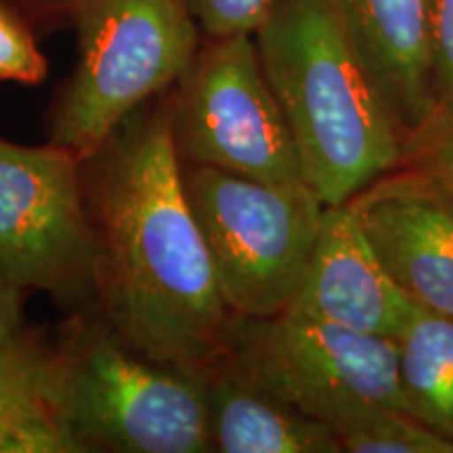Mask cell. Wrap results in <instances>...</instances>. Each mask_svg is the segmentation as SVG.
Wrapping results in <instances>:
<instances>
[{"mask_svg": "<svg viewBox=\"0 0 453 453\" xmlns=\"http://www.w3.org/2000/svg\"><path fill=\"white\" fill-rule=\"evenodd\" d=\"M82 183L95 237L93 309L151 359L217 365L240 317L185 197L168 90L82 157Z\"/></svg>", "mask_w": 453, "mask_h": 453, "instance_id": "6da1fadb", "label": "cell"}, {"mask_svg": "<svg viewBox=\"0 0 453 453\" xmlns=\"http://www.w3.org/2000/svg\"><path fill=\"white\" fill-rule=\"evenodd\" d=\"M254 42L304 180L326 206L405 162L407 133L330 0H275Z\"/></svg>", "mask_w": 453, "mask_h": 453, "instance_id": "7a4b0ae2", "label": "cell"}, {"mask_svg": "<svg viewBox=\"0 0 453 453\" xmlns=\"http://www.w3.org/2000/svg\"><path fill=\"white\" fill-rule=\"evenodd\" d=\"M57 403L78 453L214 451L206 370L139 353L95 309L57 344Z\"/></svg>", "mask_w": 453, "mask_h": 453, "instance_id": "3957f363", "label": "cell"}, {"mask_svg": "<svg viewBox=\"0 0 453 453\" xmlns=\"http://www.w3.org/2000/svg\"><path fill=\"white\" fill-rule=\"evenodd\" d=\"M78 61L49 111V143L88 156L191 65L202 32L187 0H67Z\"/></svg>", "mask_w": 453, "mask_h": 453, "instance_id": "277c9868", "label": "cell"}, {"mask_svg": "<svg viewBox=\"0 0 453 453\" xmlns=\"http://www.w3.org/2000/svg\"><path fill=\"white\" fill-rule=\"evenodd\" d=\"M180 183L237 317L267 319L296 296L326 203L304 180L267 183L180 164Z\"/></svg>", "mask_w": 453, "mask_h": 453, "instance_id": "5b68a950", "label": "cell"}, {"mask_svg": "<svg viewBox=\"0 0 453 453\" xmlns=\"http://www.w3.org/2000/svg\"><path fill=\"white\" fill-rule=\"evenodd\" d=\"M168 101L170 133L180 164L267 183L304 180L290 127L265 76L254 36L206 38L168 90Z\"/></svg>", "mask_w": 453, "mask_h": 453, "instance_id": "8992f818", "label": "cell"}, {"mask_svg": "<svg viewBox=\"0 0 453 453\" xmlns=\"http://www.w3.org/2000/svg\"><path fill=\"white\" fill-rule=\"evenodd\" d=\"M220 361L332 428L370 407H403L395 340L290 311L267 319L240 317Z\"/></svg>", "mask_w": 453, "mask_h": 453, "instance_id": "52a82bcc", "label": "cell"}, {"mask_svg": "<svg viewBox=\"0 0 453 453\" xmlns=\"http://www.w3.org/2000/svg\"><path fill=\"white\" fill-rule=\"evenodd\" d=\"M0 275L67 307H93L95 237L81 156L0 137Z\"/></svg>", "mask_w": 453, "mask_h": 453, "instance_id": "ba28073f", "label": "cell"}, {"mask_svg": "<svg viewBox=\"0 0 453 453\" xmlns=\"http://www.w3.org/2000/svg\"><path fill=\"white\" fill-rule=\"evenodd\" d=\"M396 286L453 319V197L422 168L401 164L347 202Z\"/></svg>", "mask_w": 453, "mask_h": 453, "instance_id": "9c48e42d", "label": "cell"}, {"mask_svg": "<svg viewBox=\"0 0 453 453\" xmlns=\"http://www.w3.org/2000/svg\"><path fill=\"white\" fill-rule=\"evenodd\" d=\"M413 304L387 273L347 203L326 206L303 281L286 311L395 340Z\"/></svg>", "mask_w": 453, "mask_h": 453, "instance_id": "30bf717a", "label": "cell"}, {"mask_svg": "<svg viewBox=\"0 0 453 453\" xmlns=\"http://www.w3.org/2000/svg\"><path fill=\"white\" fill-rule=\"evenodd\" d=\"M407 137L437 110L426 0H330Z\"/></svg>", "mask_w": 453, "mask_h": 453, "instance_id": "8fae6325", "label": "cell"}, {"mask_svg": "<svg viewBox=\"0 0 453 453\" xmlns=\"http://www.w3.org/2000/svg\"><path fill=\"white\" fill-rule=\"evenodd\" d=\"M206 384L214 451L342 453L330 424L288 405L225 361L208 367Z\"/></svg>", "mask_w": 453, "mask_h": 453, "instance_id": "7c38bea8", "label": "cell"}, {"mask_svg": "<svg viewBox=\"0 0 453 453\" xmlns=\"http://www.w3.org/2000/svg\"><path fill=\"white\" fill-rule=\"evenodd\" d=\"M0 453H78L57 403V344L26 327L0 347Z\"/></svg>", "mask_w": 453, "mask_h": 453, "instance_id": "4fadbf2b", "label": "cell"}, {"mask_svg": "<svg viewBox=\"0 0 453 453\" xmlns=\"http://www.w3.org/2000/svg\"><path fill=\"white\" fill-rule=\"evenodd\" d=\"M395 350L403 410L453 441V319L413 304Z\"/></svg>", "mask_w": 453, "mask_h": 453, "instance_id": "5bb4252c", "label": "cell"}, {"mask_svg": "<svg viewBox=\"0 0 453 453\" xmlns=\"http://www.w3.org/2000/svg\"><path fill=\"white\" fill-rule=\"evenodd\" d=\"M347 453H453V441L434 433L403 407L380 405L334 428Z\"/></svg>", "mask_w": 453, "mask_h": 453, "instance_id": "9a60e30c", "label": "cell"}, {"mask_svg": "<svg viewBox=\"0 0 453 453\" xmlns=\"http://www.w3.org/2000/svg\"><path fill=\"white\" fill-rule=\"evenodd\" d=\"M47 78V59L19 13L0 0V82L36 87Z\"/></svg>", "mask_w": 453, "mask_h": 453, "instance_id": "2e32d148", "label": "cell"}, {"mask_svg": "<svg viewBox=\"0 0 453 453\" xmlns=\"http://www.w3.org/2000/svg\"><path fill=\"white\" fill-rule=\"evenodd\" d=\"M275 0H187L203 38L254 36Z\"/></svg>", "mask_w": 453, "mask_h": 453, "instance_id": "e0dca14e", "label": "cell"}, {"mask_svg": "<svg viewBox=\"0 0 453 453\" xmlns=\"http://www.w3.org/2000/svg\"><path fill=\"white\" fill-rule=\"evenodd\" d=\"M426 30L434 104L453 120V0H426Z\"/></svg>", "mask_w": 453, "mask_h": 453, "instance_id": "ac0fdd59", "label": "cell"}, {"mask_svg": "<svg viewBox=\"0 0 453 453\" xmlns=\"http://www.w3.org/2000/svg\"><path fill=\"white\" fill-rule=\"evenodd\" d=\"M434 177L453 197V120L439 110L407 137L405 162Z\"/></svg>", "mask_w": 453, "mask_h": 453, "instance_id": "d6986e66", "label": "cell"}, {"mask_svg": "<svg viewBox=\"0 0 453 453\" xmlns=\"http://www.w3.org/2000/svg\"><path fill=\"white\" fill-rule=\"evenodd\" d=\"M24 290L0 275V347L21 330Z\"/></svg>", "mask_w": 453, "mask_h": 453, "instance_id": "ffe728a7", "label": "cell"}, {"mask_svg": "<svg viewBox=\"0 0 453 453\" xmlns=\"http://www.w3.org/2000/svg\"><path fill=\"white\" fill-rule=\"evenodd\" d=\"M7 4H49V7L65 9L67 0H3Z\"/></svg>", "mask_w": 453, "mask_h": 453, "instance_id": "44dd1931", "label": "cell"}]
</instances>
